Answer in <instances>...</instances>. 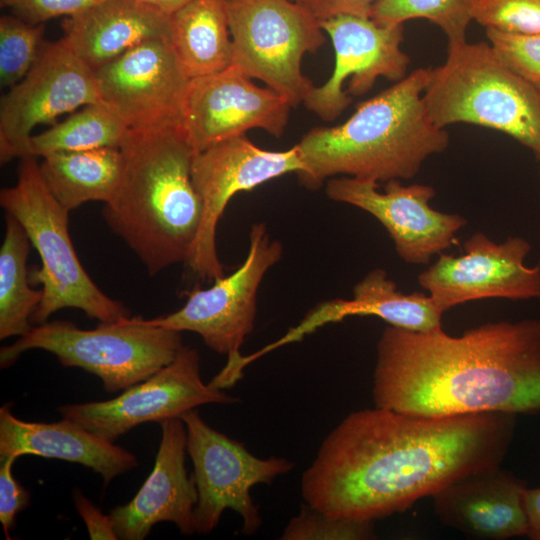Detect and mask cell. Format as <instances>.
Returning a JSON list of instances; mask_svg holds the SVG:
<instances>
[{
  "label": "cell",
  "mask_w": 540,
  "mask_h": 540,
  "mask_svg": "<svg viewBox=\"0 0 540 540\" xmlns=\"http://www.w3.org/2000/svg\"><path fill=\"white\" fill-rule=\"evenodd\" d=\"M0 205L23 226L41 259V268L31 275V280L42 286L32 324L46 322L63 308L80 309L99 322L130 316L122 303L97 287L81 265L69 235V212L46 186L37 157L21 158L17 181L1 190Z\"/></svg>",
  "instance_id": "cell-6"
},
{
  "label": "cell",
  "mask_w": 540,
  "mask_h": 540,
  "mask_svg": "<svg viewBox=\"0 0 540 540\" xmlns=\"http://www.w3.org/2000/svg\"><path fill=\"white\" fill-rule=\"evenodd\" d=\"M44 24L11 15L0 18V84L11 88L30 71L43 48Z\"/></svg>",
  "instance_id": "cell-29"
},
{
  "label": "cell",
  "mask_w": 540,
  "mask_h": 540,
  "mask_svg": "<svg viewBox=\"0 0 540 540\" xmlns=\"http://www.w3.org/2000/svg\"><path fill=\"white\" fill-rule=\"evenodd\" d=\"M11 406L0 408V459L35 455L74 462L98 473L105 485L138 466L134 454L69 419L27 422Z\"/></svg>",
  "instance_id": "cell-22"
},
{
  "label": "cell",
  "mask_w": 540,
  "mask_h": 540,
  "mask_svg": "<svg viewBox=\"0 0 540 540\" xmlns=\"http://www.w3.org/2000/svg\"><path fill=\"white\" fill-rule=\"evenodd\" d=\"M182 332L152 324L142 317L100 322L83 330L70 321L33 326L13 344L0 349V367L11 366L22 353L41 349L64 367H78L101 379L114 393L146 380L172 362L183 347Z\"/></svg>",
  "instance_id": "cell-7"
},
{
  "label": "cell",
  "mask_w": 540,
  "mask_h": 540,
  "mask_svg": "<svg viewBox=\"0 0 540 540\" xmlns=\"http://www.w3.org/2000/svg\"><path fill=\"white\" fill-rule=\"evenodd\" d=\"M41 176L51 194L68 212L89 201L107 203L121 176L119 147L58 152L43 157Z\"/></svg>",
  "instance_id": "cell-25"
},
{
  "label": "cell",
  "mask_w": 540,
  "mask_h": 540,
  "mask_svg": "<svg viewBox=\"0 0 540 540\" xmlns=\"http://www.w3.org/2000/svg\"><path fill=\"white\" fill-rule=\"evenodd\" d=\"M122 119L102 102L82 107L64 121L29 141L28 156L45 157L58 152L120 147L129 134Z\"/></svg>",
  "instance_id": "cell-27"
},
{
  "label": "cell",
  "mask_w": 540,
  "mask_h": 540,
  "mask_svg": "<svg viewBox=\"0 0 540 540\" xmlns=\"http://www.w3.org/2000/svg\"><path fill=\"white\" fill-rule=\"evenodd\" d=\"M17 457L0 459V522L6 537L17 515L29 505L30 493L14 477L12 467Z\"/></svg>",
  "instance_id": "cell-34"
},
{
  "label": "cell",
  "mask_w": 540,
  "mask_h": 540,
  "mask_svg": "<svg viewBox=\"0 0 540 540\" xmlns=\"http://www.w3.org/2000/svg\"><path fill=\"white\" fill-rule=\"evenodd\" d=\"M118 187L103 217L150 275L187 261L202 220L196 153L181 129L129 131Z\"/></svg>",
  "instance_id": "cell-4"
},
{
  "label": "cell",
  "mask_w": 540,
  "mask_h": 540,
  "mask_svg": "<svg viewBox=\"0 0 540 540\" xmlns=\"http://www.w3.org/2000/svg\"><path fill=\"white\" fill-rule=\"evenodd\" d=\"M138 1L156 9L157 11L165 15L170 16L179 8H181L186 3H188L190 0H138Z\"/></svg>",
  "instance_id": "cell-38"
},
{
  "label": "cell",
  "mask_w": 540,
  "mask_h": 540,
  "mask_svg": "<svg viewBox=\"0 0 540 540\" xmlns=\"http://www.w3.org/2000/svg\"><path fill=\"white\" fill-rule=\"evenodd\" d=\"M159 424L161 440L150 475L130 502L110 513L119 539L142 540L159 522L175 524L184 535L196 533L198 492L185 468V424L181 418Z\"/></svg>",
  "instance_id": "cell-19"
},
{
  "label": "cell",
  "mask_w": 540,
  "mask_h": 540,
  "mask_svg": "<svg viewBox=\"0 0 540 540\" xmlns=\"http://www.w3.org/2000/svg\"><path fill=\"white\" fill-rule=\"evenodd\" d=\"M102 0H0L1 6L31 24L60 17H71Z\"/></svg>",
  "instance_id": "cell-33"
},
{
  "label": "cell",
  "mask_w": 540,
  "mask_h": 540,
  "mask_svg": "<svg viewBox=\"0 0 540 540\" xmlns=\"http://www.w3.org/2000/svg\"><path fill=\"white\" fill-rule=\"evenodd\" d=\"M326 194L333 201L360 208L374 216L392 238L399 257L408 264H428L456 242L467 220L430 205L435 189L425 184L403 185L401 180L379 183L349 176L330 178Z\"/></svg>",
  "instance_id": "cell-16"
},
{
  "label": "cell",
  "mask_w": 540,
  "mask_h": 540,
  "mask_svg": "<svg viewBox=\"0 0 540 540\" xmlns=\"http://www.w3.org/2000/svg\"><path fill=\"white\" fill-rule=\"evenodd\" d=\"M527 487L511 472L494 465L463 475L433 496L438 520L468 538L505 540L527 536L523 493Z\"/></svg>",
  "instance_id": "cell-20"
},
{
  "label": "cell",
  "mask_w": 540,
  "mask_h": 540,
  "mask_svg": "<svg viewBox=\"0 0 540 540\" xmlns=\"http://www.w3.org/2000/svg\"><path fill=\"white\" fill-rule=\"evenodd\" d=\"M423 102L438 127L465 123L494 129L540 161V90L489 42L447 46L445 61L430 69Z\"/></svg>",
  "instance_id": "cell-5"
},
{
  "label": "cell",
  "mask_w": 540,
  "mask_h": 540,
  "mask_svg": "<svg viewBox=\"0 0 540 540\" xmlns=\"http://www.w3.org/2000/svg\"><path fill=\"white\" fill-rule=\"evenodd\" d=\"M98 102L95 71L63 39L44 43L27 75L1 98V163L28 156L29 141L37 126Z\"/></svg>",
  "instance_id": "cell-13"
},
{
  "label": "cell",
  "mask_w": 540,
  "mask_h": 540,
  "mask_svg": "<svg viewBox=\"0 0 540 540\" xmlns=\"http://www.w3.org/2000/svg\"><path fill=\"white\" fill-rule=\"evenodd\" d=\"M169 39L190 78L232 65L226 0H190L170 15Z\"/></svg>",
  "instance_id": "cell-24"
},
{
  "label": "cell",
  "mask_w": 540,
  "mask_h": 540,
  "mask_svg": "<svg viewBox=\"0 0 540 540\" xmlns=\"http://www.w3.org/2000/svg\"><path fill=\"white\" fill-rule=\"evenodd\" d=\"M430 69L418 68L359 103L340 125L308 131L296 144L305 165L300 183L316 189L338 175L377 183L411 179L427 158L446 150L449 134L423 102Z\"/></svg>",
  "instance_id": "cell-3"
},
{
  "label": "cell",
  "mask_w": 540,
  "mask_h": 540,
  "mask_svg": "<svg viewBox=\"0 0 540 540\" xmlns=\"http://www.w3.org/2000/svg\"><path fill=\"white\" fill-rule=\"evenodd\" d=\"M474 0H379L370 17L384 25H398L417 18L427 19L444 32L448 45L466 42V32L473 20Z\"/></svg>",
  "instance_id": "cell-28"
},
{
  "label": "cell",
  "mask_w": 540,
  "mask_h": 540,
  "mask_svg": "<svg viewBox=\"0 0 540 540\" xmlns=\"http://www.w3.org/2000/svg\"><path fill=\"white\" fill-rule=\"evenodd\" d=\"M100 101L131 131L181 129L190 77L169 37L148 40L95 70Z\"/></svg>",
  "instance_id": "cell-14"
},
{
  "label": "cell",
  "mask_w": 540,
  "mask_h": 540,
  "mask_svg": "<svg viewBox=\"0 0 540 540\" xmlns=\"http://www.w3.org/2000/svg\"><path fill=\"white\" fill-rule=\"evenodd\" d=\"M319 22L339 15L370 17L379 0H292Z\"/></svg>",
  "instance_id": "cell-35"
},
{
  "label": "cell",
  "mask_w": 540,
  "mask_h": 540,
  "mask_svg": "<svg viewBox=\"0 0 540 540\" xmlns=\"http://www.w3.org/2000/svg\"><path fill=\"white\" fill-rule=\"evenodd\" d=\"M283 247L270 238L265 224L255 223L249 234V250L243 263L230 275L214 280L211 287L188 293L179 310L149 319L157 326L201 336L213 351L227 356L221 371L209 383L223 390L243 377L240 348L254 328L256 298L266 272L282 256Z\"/></svg>",
  "instance_id": "cell-8"
},
{
  "label": "cell",
  "mask_w": 540,
  "mask_h": 540,
  "mask_svg": "<svg viewBox=\"0 0 540 540\" xmlns=\"http://www.w3.org/2000/svg\"><path fill=\"white\" fill-rule=\"evenodd\" d=\"M238 399L205 384L200 374V355L184 346L175 359L149 378L106 401L68 404L58 408L69 419L96 435L114 442L134 427L181 418L204 404H231Z\"/></svg>",
  "instance_id": "cell-12"
},
{
  "label": "cell",
  "mask_w": 540,
  "mask_h": 540,
  "mask_svg": "<svg viewBox=\"0 0 540 540\" xmlns=\"http://www.w3.org/2000/svg\"><path fill=\"white\" fill-rule=\"evenodd\" d=\"M372 395L377 407L426 416L540 413V320L488 322L460 336L389 325Z\"/></svg>",
  "instance_id": "cell-2"
},
{
  "label": "cell",
  "mask_w": 540,
  "mask_h": 540,
  "mask_svg": "<svg viewBox=\"0 0 540 540\" xmlns=\"http://www.w3.org/2000/svg\"><path fill=\"white\" fill-rule=\"evenodd\" d=\"M73 500L75 508L87 528L90 539H119L110 514L105 515L102 513L79 489H74Z\"/></svg>",
  "instance_id": "cell-36"
},
{
  "label": "cell",
  "mask_w": 540,
  "mask_h": 540,
  "mask_svg": "<svg viewBox=\"0 0 540 540\" xmlns=\"http://www.w3.org/2000/svg\"><path fill=\"white\" fill-rule=\"evenodd\" d=\"M376 538L374 521L336 518L307 503L284 528L282 540H368Z\"/></svg>",
  "instance_id": "cell-30"
},
{
  "label": "cell",
  "mask_w": 540,
  "mask_h": 540,
  "mask_svg": "<svg viewBox=\"0 0 540 540\" xmlns=\"http://www.w3.org/2000/svg\"><path fill=\"white\" fill-rule=\"evenodd\" d=\"M488 42L522 78L540 90V34L486 29Z\"/></svg>",
  "instance_id": "cell-32"
},
{
  "label": "cell",
  "mask_w": 540,
  "mask_h": 540,
  "mask_svg": "<svg viewBox=\"0 0 540 540\" xmlns=\"http://www.w3.org/2000/svg\"><path fill=\"white\" fill-rule=\"evenodd\" d=\"M523 502L529 525L527 537L540 540V487H526Z\"/></svg>",
  "instance_id": "cell-37"
},
{
  "label": "cell",
  "mask_w": 540,
  "mask_h": 540,
  "mask_svg": "<svg viewBox=\"0 0 540 540\" xmlns=\"http://www.w3.org/2000/svg\"><path fill=\"white\" fill-rule=\"evenodd\" d=\"M305 170L297 145L270 151L255 145L246 134L234 136L196 152L192 178L202 200L203 214L195 242L186 261L205 281L224 276L216 250V229L231 198L288 173Z\"/></svg>",
  "instance_id": "cell-11"
},
{
  "label": "cell",
  "mask_w": 540,
  "mask_h": 540,
  "mask_svg": "<svg viewBox=\"0 0 540 540\" xmlns=\"http://www.w3.org/2000/svg\"><path fill=\"white\" fill-rule=\"evenodd\" d=\"M460 256L439 254L438 259L418 275L422 288L446 311L484 298L510 300L540 299V265L524 261L531 244L523 237H509L495 243L476 232L464 243Z\"/></svg>",
  "instance_id": "cell-17"
},
{
  "label": "cell",
  "mask_w": 540,
  "mask_h": 540,
  "mask_svg": "<svg viewBox=\"0 0 540 540\" xmlns=\"http://www.w3.org/2000/svg\"><path fill=\"white\" fill-rule=\"evenodd\" d=\"M5 235L0 248V339L23 336L33 326L31 317L42 299V290L29 285L27 258L31 242L23 226L6 213Z\"/></svg>",
  "instance_id": "cell-26"
},
{
  "label": "cell",
  "mask_w": 540,
  "mask_h": 540,
  "mask_svg": "<svg viewBox=\"0 0 540 540\" xmlns=\"http://www.w3.org/2000/svg\"><path fill=\"white\" fill-rule=\"evenodd\" d=\"M517 415L426 416L375 406L347 415L301 477L305 503L336 518L375 521L457 478L501 465Z\"/></svg>",
  "instance_id": "cell-1"
},
{
  "label": "cell",
  "mask_w": 540,
  "mask_h": 540,
  "mask_svg": "<svg viewBox=\"0 0 540 540\" xmlns=\"http://www.w3.org/2000/svg\"><path fill=\"white\" fill-rule=\"evenodd\" d=\"M235 66L190 78L181 130L195 152L253 128L280 137L292 105L270 87L255 85Z\"/></svg>",
  "instance_id": "cell-18"
},
{
  "label": "cell",
  "mask_w": 540,
  "mask_h": 540,
  "mask_svg": "<svg viewBox=\"0 0 540 540\" xmlns=\"http://www.w3.org/2000/svg\"><path fill=\"white\" fill-rule=\"evenodd\" d=\"M232 66L263 81L294 106L314 88L302 73L306 53L325 42L320 22L292 0H226Z\"/></svg>",
  "instance_id": "cell-9"
},
{
  "label": "cell",
  "mask_w": 540,
  "mask_h": 540,
  "mask_svg": "<svg viewBox=\"0 0 540 540\" xmlns=\"http://www.w3.org/2000/svg\"><path fill=\"white\" fill-rule=\"evenodd\" d=\"M539 177H540V168H539Z\"/></svg>",
  "instance_id": "cell-39"
},
{
  "label": "cell",
  "mask_w": 540,
  "mask_h": 540,
  "mask_svg": "<svg viewBox=\"0 0 540 540\" xmlns=\"http://www.w3.org/2000/svg\"><path fill=\"white\" fill-rule=\"evenodd\" d=\"M187 432L189 454L197 487L196 532L214 530L225 509L242 518V533L254 534L262 524L259 507L250 490L257 484H270L288 473L294 463L282 457L259 458L245 445L209 426L197 409L181 416Z\"/></svg>",
  "instance_id": "cell-10"
},
{
  "label": "cell",
  "mask_w": 540,
  "mask_h": 540,
  "mask_svg": "<svg viewBox=\"0 0 540 540\" xmlns=\"http://www.w3.org/2000/svg\"><path fill=\"white\" fill-rule=\"evenodd\" d=\"M170 16L138 0H102L63 21V41L94 71L136 46L169 37Z\"/></svg>",
  "instance_id": "cell-23"
},
{
  "label": "cell",
  "mask_w": 540,
  "mask_h": 540,
  "mask_svg": "<svg viewBox=\"0 0 540 540\" xmlns=\"http://www.w3.org/2000/svg\"><path fill=\"white\" fill-rule=\"evenodd\" d=\"M320 25L332 41L335 66L323 85L314 86L304 105L322 120H335L351 103V95L365 94L379 77L397 82L407 75L410 58L401 48L403 24L339 15Z\"/></svg>",
  "instance_id": "cell-15"
},
{
  "label": "cell",
  "mask_w": 540,
  "mask_h": 540,
  "mask_svg": "<svg viewBox=\"0 0 540 540\" xmlns=\"http://www.w3.org/2000/svg\"><path fill=\"white\" fill-rule=\"evenodd\" d=\"M472 17L485 29L540 34V0H474Z\"/></svg>",
  "instance_id": "cell-31"
},
{
  "label": "cell",
  "mask_w": 540,
  "mask_h": 540,
  "mask_svg": "<svg viewBox=\"0 0 540 540\" xmlns=\"http://www.w3.org/2000/svg\"><path fill=\"white\" fill-rule=\"evenodd\" d=\"M445 310L429 294L403 293L385 270L376 268L366 274L353 289V298L322 302L310 310L298 325L277 341L265 346L270 352L276 348L302 340L318 328L342 321L349 316L373 315L404 330L431 333L442 329Z\"/></svg>",
  "instance_id": "cell-21"
}]
</instances>
